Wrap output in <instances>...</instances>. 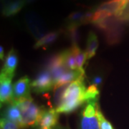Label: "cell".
<instances>
[{
	"mask_svg": "<svg viewBox=\"0 0 129 129\" xmlns=\"http://www.w3.org/2000/svg\"><path fill=\"white\" fill-rule=\"evenodd\" d=\"M62 66H64V65L62 52H60L58 54H56V55L50 57L45 64V69L47 70L50 72L54 70L57 69L59 68H61Z\"/></svg>",
	"mask_w": 129,
	"mask_h": 129,
	"instance_id": "9a60e30c",
	"label": "cell"
},
{
	"mask_svg": "<svg viewBox=\"0 0 129 129\" xmlns=\"http://www.w3.org/2000/svg\"><path fill=\"white\" fill-rule=\"evenodd\" d=\"M98 121H99L100 129H113L111 123L107 119H106V118L104 117V115L102 113L99 107L98 108Z\"/></svg>",
	"mask_w": 129,
	"mask_h": 129,
	"instance_id": "44dd1931",
	"label": "cell"
},
{
	"mask_svg": "<svg viewBox=\"0 0 129 129\" xmlns=\"http://www.w3.org/2000/svg\"><path fill=\"white\" fill-rule=\"evenodd\" d=\"M60 34V31H53L46 34L44 37H42L37 41L36 44L35 45V48H40L43 47L45 48L50 46L53 42L56 41V40L58 38Z\"/></svg>",
	"mask_w": 129,
	"mask_h": 129,
	"instance_id": "4fadbf2b",
	"label": "cell"
},
{
	"mask_svg": "<svg viewBox=\"0 0 129 129\" xmlns=\"http://www.w3.org/2000/svg\"><path fill=\"white\" fill-rule=\"evenodd\" d=\"M5 118L14 122L18 125L19 128H22V113L20 108L15 102L9 103V106L5 110Z\"/></svg>",
	"mask_w": 129,
	"mask_h": 129,
	"instance_id": "30bf717a",
	"label": "cell"
},
{
	"mask_svg": "<svg viewBox=\"0 0 129 129\" xmlns=\"http://www.w3.org/2000/svg\"><path fill=\"white\" fill-rule=\"evenodd\" d=\"M78 27V25H66L65 34L73 43V45H78L80 40V34Z\"/></svg>",
	"mask_w": 129,
	"mask_h": 129,
	"instance_id": "e0dca14e",
	"label": "cell"
},
{
	"mask_svg": "<svg viewBox=\"0 0 129 129\" xmlns=\"http://www.w3.org/2000/svg\"><path fill=\"white\" fill-rule=\"evenodd\" d=\"M69 84L62 85L59 86H55L54 88V96L52 99V106L54 107V109L57 110L60 106H62L64 95L66 89L68 88Z\"/></svg>",
	"mask_w": 129,
	"mask_h": 129,
	"instance_id": "5bb4252c",
	"label": "cell"
},
{
	"mask_svg": "<svg viewBox=\"0 0 129 129\" xmlns=\"http://www.w3.org/2000/svg\"><path fill=\"white\" fill-rule=\"evenodd\" d=\"M84 14L82 12H74L70 14L69 16L66 19L67 25H78L80 26L83 24V19H84Z\"/></svg>",
	"mask_w": 129,
	"mask_h": 129,
	"instance_id": "d6986e66",
	"label": "cell"
},
{
	"mask_svg": "<svg viewBox=\"0 0 129 129\" xmlns=\"http://www.w3.org/2000/svg\"><path fill=\"white\" fill-rule=\"evenodd\" d=\"M15 102L22 113V128L37 125L42 108H39L32 98H24Z\"/></svg>",
	"mask_w": 129,
	"mask_h": 129,
	"instance_id": "7a4b0ae2",
	"label": "cell"
},
{
	"mask_svg": "<svg viewBox=\"0 0 129 129\" xmlns=\"http://www.w3.org/2000/svg\"><path fill=\"white\" fill-rule=\"evenodd\" d=\"M39 129H53V128H39Z\"/></svg>",
	"mask_w": 129,
	"mask_h": 129,
	"instance_id": "83f0119b",
	"label": "cell"
},
{
	"mask_svg": "<svg viewBox=\"0 0 129 129\" xmlns=\"http://www.w3.org/2000/svg\"><path fill=\"white\" fill-rule=\"evenodd\" d=\"M13 77L1 72L0 76V101L1 106L5 103L12 102L13 88L12 87V80Z\"/></svg>",
	"mask_w": 129,
	"mask_h": 129,
	"instance_id": "ba28073f",
	"label": "cell"
},
{
	"mask_svg": "<svg viewBox=\"0 0 129 129\" xmlns=\"http://www.w3.org/2000/svg\"><path fill=\"white\" fill-rule=\"evenodd\" d=\"M61 52H62V55L63 57L64 66L68 70H78L76 61H75V55H74L72 48L68 49V50L62 51Z\"/></svg>",
	"mask_w": 129,
	"mask_h": 129,
	"instance_id": "2e32d148",
	"label": "cell"
},
{
	"mask_svg": "<svg viewBox=\"0 0 129 129\" xmlns=\"http://www.w3.org/2000/svg\"><path fill=\"white\" fill-rule=\"evenodd\" d=\"M31 86L32 90L37 94L49 92L52 88L54 89L55 84L50 72L46 69L40 71L32 82Z\"/></svg>",
	"mask_w": 129,
	"mask_h": 129,
	"instance_id": "277c9868",
	"label": "cell"
},
{
	"mask_svg": "<svg viewBox=\"0 0 129 129\" xmlns=\"http://www.w3.org/2000/svg\"><path fill=\"white\" fill-rule=\"evenodd\" d=\"M59 113L54 108L46 109L42 108L41 113L39 116L37 125L39 128H54L56 127L59 118Z\"/></svg>",
	"mask_w": 129,
	"mask_h": 129,
	"instance_id": "52a82bcc",
	"label": "cell"
},
{
	"mask_svg": "<svg viewBox=\"0 0 129 129\" xmlns=\"http://www.w3.org/2000/svg\"><path fill=\"white\" fill-rule=\"evenodd\" d=\"M53 129H63V128H60V127H55V128H54Z\"/></svg>",
	"mask_w": 129,
	"mask_h": 129,
	"instance_id": "4316f807",
	"label": "cell"
},
{
	"mask_svg": "<svg viewBox=\"0 0 129 129\" xmlns=\"http://www.w3.org/2000/svg\"><path fill=\"white\" fill-rule=\"evenodd\" d=\"M0 58L1 60L4 59V48L2 46H1L0 47Z\"/></svg>",
	"mask_w": 129,
	"mask_h": 129,
	"instance_id": "cb8c5ba5",
	"label": "cell"
},
{
	"mask_svg": "<svg viewBox=\"0 0 129 129\" xmlns=\"http://www.w3.org/2000/svg\"><path fill=\"white\" fill-rule=\"evenodd\" d=\"M71 48L73 50L74 55H75L78 70H83V64H85V60H87L85 52L81 50L78 45H73Z\"/></svg>",
	"mask_w": 129,
	"mask_h": 129,
	"instance_id": "ac0fdd59",
	"label": "cell"
},
{
	"mask_svg": "<svg viewBox=\"0 0 129 129\" xmlns=\"http://www.w3.org/2000/svg\"><path fill=\"white\" fill-rule=\"evenodd\" d=\"M18 64V56L14 49H12L9 51L5 61L4 67L2 72L7 75L14 77V72Z\"/></svg>",
	"mask_w": 129,
	"mask_h": 129,
	"instance_id": "9c48e42d",
	"label": "cell"
},
{
	"mask_svg": "<svg viewBox=\"0 0 129 129\" xmlns=\"http://www.w3.org/2000/svg\"><path fill=\"white\" fill-rule=\"evenodd\" d=\"M86 90L84 79H78L70 83L64 92L62 104L56 110L57 112L70 113L75 111L85 102Z\"/></svg>",
	"mask_w": 129,
	"mask_h": 129,
	"instance_id": "6da1fadb",
	"label": "cell"
},
{
	"mask_svg": "<svg viewBox=\"0 0 129 129\" xmlns=\"http://www.w3.org/2000/svg\"><path fill=\"white\" fill-rule=\"evenodd\" d=\"M10 2H11V0H2V5H3V7H5L6 5H8Z\"/></svg>",
	"mask_w": 129,
	"mask_h": 129,
	"instance_id": "d4e9b609",
	"label": "cell"
},
{
	"mask_svg": "<svg viewBox=\"0 0 129 129\" xmlns=\"http://www.w3.org/2000/svg\"><path fill=\"white\" fill-rule=\"evenodd\" d=\"M26 5L24 0H13L2 9V14L5 17H12L19 12Z\"/></svg>",
	"mask_w": 129,
	"mask_h": 129,
	"instance_id": "8fae6325",
	"label": "cell"
},
{
	"mask_svg": "<svg viewBox=\"0 0 129 129\" xmlns=\"http://www.w3.org/2000/svg\"><path fill=\"white\" fill-rule=\"evenodd\" d=\"M31 81L27 75L18 80L13 85L12 102L31 98Z\"/></svg>",
	"mask_w": 129,
	"mask_h": 129,
	"instance_id": "8992f818",
	"label": "cell"
},
{
	"mask_svg": "<svg viewBox=\"0 0 129 129\" xmlns=\"http://www.w3.org/2000/svg\"><path fill=\"white\" fill-rule=\"evenodd\" d=\"M98 101L86 102L81 113L80 129H100L98 118Z\"/></svg>",
	"mask_w": 129,
	"mask_h": 129,
	"instance_id": "3957f363",
	"label": "cell"
},
{
	"mask_svg": "<svg viewBox=\"0 0 129 129\" xmlns=\"http://www.w3.org/2000/svg\"><path fill=\"white\" fill-rule=\"evenodd\" d=\"M99 90L95 85H91L86 90L85 92V102L90 101H98Z\"/></svg>",
	"mask_w": 129,
	"mask_h": 129,
	"instance_id": "ffe728a7",
	"label": "cell"
},
{
	"mask_svg": "<svg viewBox=\"0 0 129 129\" xmlns=\"http://www.w3.org/2000/svg\"><path fill=\"white\" fill-rule=\"evenodd\" d=\"M98 47V37L95 32L91 31L88 34L86 49H85V54L87 57V60L91 59L93 56H95Z\"/></svg>",
	"mask_w": 129,
	"mask_h": 129,
	"instance_id": "7c38bea8",
	"label": "cell"
},
{
	"mask_svg": "<svg viewBox=\"0 0 129 129\" xmlns=\"http://www.w3.org/2000/svg\"><path fill=\"white\" fill-rule=\"evenodd\" d=\"M1 129H19V126L14 122L8 120L6 118H2L0 121Z\"/></svg>",
	"mask_w": 129,
	"mask_h": 129,
	"instance_id": "7402d4cb",
	"label": "cell"
},
{
	"mask_svg": "<svg viewBox=\"0 0 129 129\" xmlns=\"http://www.w3.org/2000/svg\"><path fill=\"white\" fill-rule=\"evenodd\" d=\"M24 1H25L26 4H32L33 2H36L37 0H24Z\"/></svg>",
	"mask_w": 129,
	"mask_h": 129,
	"instance_id": "484cf974",
	"label": "cell"
},
{
	"mask_svg": "<svg viewBox=\"0 0 129 129\" xmlns=\"http://www.w3.org/2000/svg\"><path fill=\"white\" fill-rule=\"evenodd\" d=\"M25 22L28 30L37 41L45 35V25L37 14L33 12H27L25 14Z\"/></svg>",
	"mask_w": 129,
	"mask_h": 129,
	"instance_id": "5b68a950",
	"label": "cell"
},
{
	"mask_svg": "<svg viewBox=\"0 0 129 129\" xmlns=\"http://www.w3.org/2000/svg\"><path fill=\"white\" fill-rule=\"evenodd\" d=\"M103 82V79L101 76H95L92 79V85H95V86L100 85Z\"/></svg>",
	"mask_w": 129,
	"mask_h": 129,
	"instance_id": "603a6c76",
	"label": "cell"
}]
</instances>
